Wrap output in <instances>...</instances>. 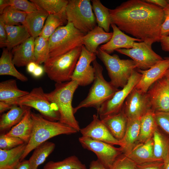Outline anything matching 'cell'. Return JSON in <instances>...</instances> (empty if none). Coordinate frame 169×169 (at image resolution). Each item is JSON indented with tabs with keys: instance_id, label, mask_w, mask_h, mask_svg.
<instances>
[{
	"instance_id": "9c48e42d",
	"label": "cell",
	"mask_w": 169,
	"mask_h": 169,
	"mask_svg": "<svg viewBox=\"0 0 169 169\" xmlns=\"http://www.w3.org/2000/svg\"><path fill=\"white\" fill-rule=\"evenodd\" d=\"M14 105L33 108L44 118L52 121H59L60 115L56 105L48 99L41 87H35L18 99Z\"/></svg>"
},
{
	"instance_id": "d590c367",
	"label": "cell",
	"mask_w": 169,
	"mask_h": 169,
	"mask_svg": "<svg viewBox=\"0 0 169 169\" xmlns=\"http://www.w3.org/2000/svg\"><path fill=\"white\" fill-rule=\"evenodd\" d=\"M28 13L9 6L0 15V20L5 25H24Z\"/></svg>"
},
{
	"instance_id": "277c9868",
	"label": "cell",
	"mask_w": 169,
	"mask_h": 169,
	"mask_svg": "<svg viewBox=\"0 0 169 169\" xmlns=\"http://www.w3.org/2000/svg\"><path fill=\"white\" fill-rule=\"evenodd\" d=\"M92 64L95 72L93 83L87 97L74 108V114L83 108L93 107L97 111L103 103L119 90L105 80L103 75V68L96 59Z\"/></svg>"
},
{
	"instance_id": "f907efd6",
	"label": "cell",
	"mask_w": 169,
	"mask_h": 169,
	"mask_svg": "<svg viewBox=\"0 0 169 169\" xmlns=\"http://www.w3.org/2000/svg\"><path fill=\"white\" fill-rule=\"evenodd\" d=\"M145 1L147 2L160 7L163 8L166 7L168 4L167 0H146Z\"/></svg>"
},
{
	"instance_id": "816d5d0a",
	"label": "cell",
	"mask_w": 169,
	"mask_h": 169,
	"mask_svg": "<svg viewBox=\"0 0 169 169\" xmlns=\"http://www.w3.org/2000/svg\"><path fill=\"white\" fill-rule=\"evenodd\" d=\"M13 106V105L5 102L0 101V113H2L5 111L9 110Z\"/></svg>"
},
{
	"instance_id": "ac0fdd59",
	"label": "cell",
	"mask_w": 169,
	"mask_h": 169,
	"mask_svg": "<svg viewBox=\"0 0 169 169\" xmlns=\"http://www.w3.org/2000/svg\"><path fill=\"white\" fill-rule=\"evenodd\" d=\"M111 26L113 31L112 38L109 42L99 47L108 54H111L118 49L132 48L135 42H142L141 40L125 34L114 24H111Z\"/></svg>"
},
{
	"instance_id": "8d00e7d4",
	"label": "cell",
	"mask_w": 169,
	"mask_h": 169,
	"mask_svg": "<svg viewBox=\"0 0 169 169\" xmlns=\"http://www.w3.org/2000/svg\"><path fill=\"white\" fill-rule=\"evenodd\" d=\"M43 169H87L75 155L69 156L59 161H50L44 166Z\"/></svg>"
},
{
	"instance_id": "f546056e",
	"label": "cell",
	"mask_w": 169,
	"mask_h": 169,
	"mask_svg": "<svg viewBox=\"0 0 169 169\" xmlns=\"http://www.w3.org/2000/svg\"><path fill=\"white\" fill-rule=\"evenodd\" d=\"M7 48H4L0 58V75L13 76L22 82H26L28 78L18 71L13 62L12 53Z\"/></svg>"
},
{
	"instance_id": "680465c9",
	"label": "cell",
	"mask_w": 169,
	"mask_h": 169,
	"mask_svg": "<svg viewBox=\"0 0 169 169\" xmlns=\"http://www.w3.org/2000/svg\"><path fill=\"white\" fill-rule=\"evenodd\" d=\"M168 3L169 4V0H167Z\"/></svg>"
},
{
	"instance_id": "9a60e30c",
	"label": "cell",
	"mask_w": 169,
	"mask_h": 169,
	"mask_svg": "<svg viewBox=\"0 0 169 169\" xmlns=\"http://www.w3.org/2000/svg\"><path fill=\"white\" fill-rule=\"evenodd\" d=\"M146 93L154 112H169V85L163 77L154 83Z\"/></svg>"
},
{
	"instance_id": "bcb514c9",
	"label": "cell",
	"mask_w": 169,
	"mask_h": 169,
	"mask_svg": "<svg viewBox=\"0 0 169 169\" xmlns=\"http://www.w3.org/2000/svg\"><path fill=\"white\" fill-rule=\"evenodd\" d=\"M7 40V34L5 28L4 24L2 21L0 20V48L6 47Z\"/></svg>"
},
{
	"instance_id": "b9f144b4",
	"label": "cell",
	"mask_w": 169,
	"mask_h": 169,
	"mask_svg": "<svg viewBox=\"0 0 169 169\" xmlns=\"http://www.w3.org/2000/svg\"><path fill=\"white\" fill-rule=\"evenodd\" d=\"M24 143L20 138L13 136L1 135L0 136V149L9 150Z\"/></svg>"
},
{
	"instance_id": "f5cc1de1",
	"label": "cell",
	"mask_w": 169,
	"mask_h": 169,
	"mask_svg": "<svg viewBox=\"0 0 169 169\" xmlns=\"http://www.w3.org/2000/svg\"><path fill=\"white\" fill-rule=\"evenodd\" d=\"M16 169H32L28 160H24L20 162Z\"/></svg>"
},
{
	"instance_id": "6f0895ef",
	"label": "cell",
	"mask_w": 169,
	"mask_h": 169,
	"mask_svg": "<svg viewBox=\"0 0 169 169\" xmlns=\"http://www.w3.org/2000/svg\"><path fill=\"white\" fill-rule=\"evenodd\" d=\"M163 77L165 79L169 85V69L166 71Z\"/></svg>"
},
{
	"instance_id": "3957f363",
	"label": "cell",
	"mask_w": 169,
	"mask_h": 169,
	"mask_svg": "<svg viewBox=\"0 0 169 169\" xmlns=\"http://www.w3.org/2000/svg\"><path fill=\"white\" fill-rule=\"evenodd\" d=\"M79 85L73 80L56 83L54 90L45 95L49 100L57 108L60 115L59 121L79 132L80 128L74 115L72 105L73 95Z\"/></svg>"
},
{
	"instance_id": "e575fe53",
	"label": "cell",
	"mask_w": 169,
	"mask_h": 169,
	"mask_svg": "<svg viewBox=\"0 0 169 169\" xmlns=\"http://www.w3.org/2000/svg\"><path fill=\"white\" fill-rule=\"evenodd\" d=\"M92 9L98 26L106 32H109L111 24L109 9L106 7L100 0H92Z\"/></svg>"
},
{
	"instance_id": "f1b7e54d",
	"label": "cell",
	"mask_w": 169,
	"mask_h": 169,
	"mask_svg": "<svg viewBox=\"0 0 169 169\" xmlns=\"http://www.w3.org/2000/svg\"><path fill=\"white\" fill-rule=\"evenodd\" d=\"M4 27L8 37L6 48L10 50L23 43L31 36L26 27L24 25L4 24Z\"/></svg>"
},
{
	"instance_id": "603a6c76",
	"label": "cell",
	"mask_w": 169,
	"mask_h": 169,
	"mask_svg": "<svg viewBox=\"0 0 169 169\" xmlns=\"http://www.w3.org/2000/svg\"><path fill=\"white\" fill-rule=\"evenodd\" d=\"M152 138L146 141L137 143L132 150L125 155L136 164L156 161L154 156Z\"/></svg>"
},
{
	"instance_id": "7c38bea8",
	"label": "cell",
	"mask_w": 169,
	"mask_h": 169,
	"mask_svg": "<svg viewBox=\"0 0 169 169\" xmlns=\"http://www.w3.org/2000/svg\"><path fill=\"white\" fill-rule=\"evenodd\" d=\"M79 141L83 148L93 152L97 159L106 167L109 168L120 156L123 154L122 149L106 142L82 136Z\"/></svg>"
},
{
	"instance_id": "7a4b0ae2",
	"label": "cell",
	"mask_w": 169,
	"mask_h": 169,
	"mask_svg": "<svg viewBox=\"0 0 169 169\" xmlns=\"http://www.w3.org/2000/svg\"><path fill=\"white\" fill-rule=\"evenodd\" d=\"M33 122L32 133L20 161L37 146L49 139L60 135H69L78 132L74 129L59 121H52L44 118L40 114L31 112Z\"/></svg>"
},
{
	"instance_id": "74e56055",
	"label": "cell",
	"mask_w": 169,
	"mask_h": 169,
	"mask_svg": "<svg viewBox=\"0 0 169 169\" xmlns=\"http://www.w3.org/2000/svg\"><path fill=\"white\" fill-rule=\"evenodd\" d=\"M34 50L36 62L38 64L44 63L49 58L48 39L40 36L36 38Z\"/></svg>"
},
{
	"instance_id": "6da1fadb",
	"label": "cell",
	"mask_w": 169,
	"mask_h": 169,
	"mask_svg": "<svg viewBox=\"0 0 169 169\" xmlns=\"http://www.w3.org/2000/svg\"><path fill=\"white\" fill-rule=\"evenodd\" d=\"M109 12L111 24L121 31L150 45L160 42L164 20L161 7L145 0H129Z\"/></svg>"
},
{
	"instance_id": "ffe728a7",
	"label": "cell",
	"mask_w": 169,
	"mask_h": 169,
	"mask_svg": "<svg viewBox=\"0 0 169 169\" xmlns=\"http://www.w3.org/2000/svg\"><path fill=\"white\" fill-rule=\"evenodd\" d=\"M113 33L106 32L98 26L85 34L82 38V44L89 51L96 54L99 45L106 43L112 38Z\"/></svg>"
},
{
	"instance_id": "ba28073f",
	"label": "cell",
	"mask_w": 169,
	"mask_h": 169,
	"mask_svg": "<svg viewBox=\"0 0 169 169\" xmlns=\"http://www.w3.org/2000/svg\"><path fill=\"white\" fill-rule=\"evenodd\" d=\"M65 13L67 23L84 34L97 26L90 0H68Z\"/></svg>"
},
{
	"instance_id": "2e32d148",
	"label": "cell",
	"mask_w": 169,
	"mask_h": 169,
	"mask_svg": "<svg viewBox=\"0 0 169 169\" xmlns=\"http://www.w3.org/2000/svg\"><path fill=\"white\" fill-rule=\"evenodd\" d=\"M79 131L82 136L113 145L120 146V141L113 136L105 125L99 119L98 115H93L91 122L85 127L81 129Z\"/></svg>"
},
{
	"instance_id": "681fc988",
	"label": "cell",
	"mask_w": 169,
	"mask_h": 169,
	"mask_svg": "<svg viewBox=\"0 0 169 169\" xmlns=\"http://www.w3.org/2000/svg\"><path fill=\"white\" fill-rule=\"evenodd\" d=\"M44 72V67L38 64L31 74L35 78H38L41 77Z\"/></svg>"
},
{
	"instance_id": "d4e9b609",
	"label": "cell",
	"mask_w": 169,
	"mask_h": 169,
	"mask_svg": "<svg viewBox=\"0 0 169 169\" xmlns=\"http://www.w3.org/2000/svg\"><path fill=\"white\" fill-rule=\"evenodd\" d=\"M29 92L19 89L15 79H10L0 83V101L14 105L16 100Z\"/></svg>"
},
{
	"instance_id": "4316f807",
	"label": "cell",
	"mask_w": 169,
	"mask_h": 169,
	"mask_svg": "<svg viewBox=\"0 0 169 169\" xmlns=\"http://www.w3.org/2000/svg\"><path fill=\"white\" fill-rule=\"evenodd\" d=\"M49 15L40 8L35 12L28 13L24 25L26 27L31 37L35 38L39 36Z\"/></svg>"
},
{
	"instance_id": "4dcf8cb0",
	"label": "cell",
	"mask_w": 169,
	"mask_h": 169,
	"mask_svg": "<svg viewBox=\"0 0 169 169\" xmlns=\"http://www.w3.org/2000/svg\"><path fill=\"white\" fill-rule=\"evenodd\" d=\"M152 139L154 159L164 161L169 154V137L158 127L154 131Z\"/></svg>"
},
{
	"instance_id": "1f68e13d",
	"label": "cell",
	"mask_w": 169,
	"mask_h": 169,
	"mask_svg": "<svg viewBox=\"0 0 169 169\" xmlns=\"http://www.w3.org/2000/svg\"><path fill=\"white\" fill-rule=\"evenodd\" d=\"M140 121L137 143L144 142L152 138L154 131L158 127L155 117V112L152 109L141 116Z\"/></svg>"
},
{
	"instance_id": "44dd1931",
	"label": "cell",
	"mask_w": 169,
	"mask_h": 169,
	"mask_svg": "<svg viewBox=\"0 0 169 169\" xmlns=\"http://www.w3.org/2000/svg\"><path fill=\"white\" fill-rule=\"evenodd\" d=\"M100 119L115 138L119 141L122 139L126 131L128 119L122 109L117 114Z\"/></svg>"
},
{
	"instance_id": "db71d44e",
	"label": "cell",
	"mask_w": 169,
	"mask_h": 169,
	"mask_svg": "<svg viewBox=\"0 0 169 169\" xmlns=\"http://www.w3.org/2000/svg\"><path fill=\"white\" fill-rule=\"evenodd\" d=\"M38 64L36 62H34L29 63L26 66L27 71L32 74Z\"/></svg>"
},
{
	"instance_id": "30bf717a",
	"label": "cell",
	"mask_w": 169,
	"mask_h": 169,
	"mask_svg": "<svg viewBox=\"0 0 169 169\" xmlns=\"http://www.w3.org/2000/svg\"><path fill=\"white\" fill-rule=\"evenodd\" d=\"M115 51L131 58L136 63L137 69L143 70L149 69L163 59L152 50L151 45L143 41L135 42L132 48L120 49Z\"/></svg>"
},
{
	"instance_id": "5b68a950",
	"label": "cell",
	"mask_w": 169,
	"mask_h": 169,
	"mask_svg": "<svg viewBox=\"0 0 169 169\" xmlns=\"http://www.w3.org/2000/svg\"><path fill=\"white\" fill-rule=\"evenodd\" d=\"M82 46L62 55L49 58L44 63L45 72L56 83L70 81L79 57Z\"/></svg>"
},
{
	"instance_id": "9f6ffc18",
	"label": "cell",
	"mask_w": 169,
	"mask_h": 169,
	"mask_svg": "<svg viewBox=\"0 0 169 169\" xmlns=\"http://www.w3.org/2000/svg\"><path fill=\"white\" fill-rule=\"evenodd\" d=\"M163 169H169V154L164 161Z\"/></svg>"
},
{
	"instance_id": "836d02e7",
	"label": "cell",
	"mask_w": 169,
	"mask_h": 169,
	"mask_svg": "<svg viewBox=\"0 0 169 169\" xmlns=\"http://www.w3.org/2000/svg\"><path fill=\"white\" fill-rule=\"evenodd\" d=\"M55 146L54 143L48 141L37 146L28 160L32 169H38L54 151Z\"/></svg>"
},
{
	"instance_id": "83f0119b",
	"label": "cell",
	"mask_w": 169,
	"mask_h": 169,
	"mask_svg": "<svg viewBox=\"0 0 169 169\" xmlns=\"http://www.w3.org/2000/svg\"><path fill=\"white\" fill-rule=\"evenodd\" d=\"M29 108L23 105H13L7 112L1 116L0 131L8 130L17 125L22 119Z\"/></svg>"
},
{
	"instance_id": "484cf974",
	"label": "cell",
	"mask_w": 169,
	"mask_h": 169,
	"mask_svg": "<svg viewBox=\"0 0 169 169\" xmlns=\"http://www.w3.org/2000/svg\"><path fill=\"white\" fill-rule=\"evenodd\" d=\"M31 109V108H29L22 119L5 134L6 136L19 138L25 143H27L28 142L33 129V122Z\"/></svg>"
},
{
	"instance_id": "7bdbcfd3",
	"label": "cell",
	"mask_w": 169,
	"mask_h": 169,
	"mask_svg": "<svg viewBox=\"0 0 169 169\" xmlns=\"http://www.w3.org/2000/svg\"><path fill=\"white\" fill-rule=\"evenodd\" d=\"M155 117L158 127L169 137V112H155Z\"/></svg>"
},
{
	"instance_id": "ab89813d",
	"label": "cell",
	"mask_w": 169,
	"mask_h": 169,
	"mask_svg": "<svg viewBox=\"0 0 169 169\" xmlns=\"http://www.w3.org/2000/svg\"><path fill=\"white\" fill-rule=\"evenodd\" d=\"M8 5L28 13L35 12L39 9L33 2L27 0H8Z\"/></svg>"
},
{
	"instance_id": "60d3db41",
	"label": "cell",
	"mask_w": 169,
	"mask_h": 169,
	"mask_svg": "<svg viewBox=\"0 0 169 169\" xmlns=\"http://www.w3.org/2000/svg\"><path fill=\"white\" fill-rule=\"evenodd\" d=\"M110 169H137L136 164L123 154L114 162Z\"/></svg>"
},
{
	"instance_id": "11a10c76",
	"label": "cell",
	"mask_w": 169,
	"mask_h": 169,
	"mask_svg": "<svg viewBox=\"0 0 169 169\" xmlns=\"http://www.w3.org/2000/svg\"><path fill=\"white\" fill-rule=\"evenodd\" d=\"M9 6L8 0H0V13L2 14L5 9Z\"/></svg>"
},
{
	"instance_id": "d6986e66",
	"label": "cell",
	"mask_w": 169,
	"mask_h": 169,
	"mask_svg": "<svg viewBox=\"0 0 169 169\" xmlns=\"http://www.w3.org/2000/svg\"><path fill=\"white\" fill-rule=\"evenodd\" d=\"M35 38L31 36L24 42L12 49L13 62L18 67L26 66L31 62H35Z\"/></svg>"
},
{
	"instance_id": "ee69618b",
	"label": "cell",
	"mask_w": 169,
	"mask_h": 169,
	"mask_svg": "<svg viewBox=\"0 0 169 169\" xmlns=\"http://www.w3.org/2000/svg\"><path fill=\"white\" fill-rule=\"evenodd\" d=\"M163 9L164 13V20L161 28V37L169 35V4Z\"/></svg>"
},
{
	"instance_id": "e0dca14e",
	"label": "cell",
	"mask_w": 169,
	"mask_h": 169,
	"mask_svg": "<svg viewBox=\"0 0 169 169\" xmlns=\"http://www.w3.org/2000/svg\"><path fill=\"white\" fill-rule=\"evenodd\" d=\"M169 69V57H166L149 69L143 70L137 69L141 74V77L135 88L143 92L146 93L151 86L163 76Z\"/></svg>"
},
{
	"instance_id": "8992f818",
	"label": "cell",
	"mask_w": 169,
	"mask_h": 169,
	"mask_svg": "<svg viewBox=\"0 0 169 169\" xmlns=\"http://www.w3.org/2000/svg\"><path fill=\"white\" fill-rule=\"evenodd\" d=\"M96 54L105 66L110 83L117 89L123 88L127 84L133 71L137 68L132 59H121L118 55H111L99 47Z\"/></svg>"
},
{
	"instance_id": "8fae6325",
	"label": "cell",
	"mask_w": 169,
	"mask_h": 169,
	"mask_svg": "<svg viewBox=\"0 0 169 169\" xmlns=\"http://www.w3.org/2000/svg\"><path fill=\"white\" fill-rule=\"evenodd\" d=\"M141 76V74L136 69L133 71L127 84L100 106L97 111L100 119L117 114L121 110L125 100L138 83Z\"/></svg>"
},
{
	"instance_id": "d6a6232c",
	"label": "cell",
	"mask_w": 169,
	"mask_h": 169,
	"mask_svg": "<svg viewBox=\"0 0 169 169\" xmlns=\"http://www.w3.org/2000/svg\"><path fill=\"white\" fill-rule=\"evenodd\" d=\"M65 7L55 14H49L47 17L39 36L48 39L59 27L67 21L65 13Z\"/></svg>"
},
{
	"instance_id": "7dc6e473",
	"label": "cell",
	"mask_w": 169,
	"mask_h": 169,
	"mask_svg": "<svg viewBox=\"0 0 169 169\" xmlns=\"http://www.w3.org/2000/svg\"><path fill=\"white\" fill-rule=\"evenodd\" d=\"M160 42L162 49L166 52H169V36L161 37Z\"/></svg>"
},
{
	"instance_id": "f6af8a7d",
	"label": "cell",
	"mask_w": 169,
	"mask_h": 169,
	"mask_svg": "<svg viewBox=\"0 0 169 169\" xmlns=\"http://www.w3.org/2000/svg\"><path fill=\"white\" fill-rule=\"evenodd\" d=\"M164 161H154L136 164L137 169H163Z\"/></svg>"
},
{
	"instance_id": "c3c4849f",
	"label": "cell",
	"mask_w": 169,
	"mask_h": 169,
	"mask_svg": "<svg viewBox=\"0 0 169 169\" xmlns=\"http://www.w3.org/2000/svg\"><path fill=\"white\" fill-rule=\"evenodd\" d=\"M88 169H110L105 166L98 159L92 161Z\"/></svg>"
},
{
	"instance_id": "52a82bcc",
	"label": "cell",
	"mask_w": 169,
	"mask_h": 169,
	"mask_svg": "<svg viewBox=\"0 0 169 169\" xmlns=\"http://www.w3.org/2000/svg\"><path fill=\"white\" fill-rule=\"evenodd\" d=\"M85 34L70 23L59 27L48 39L49 58L62 55L82 46Z\"/></svg>"
},
{
	"instance_id": "5bb4252c",
	"label": "cell",
	"mask_w": 169,
	"mask_h": 169,
	"mask_svg": "<svg viewBox=\"0 0 169 169\" xmlns=\"http://www.w3.org/2000/svg\"><path fill=\"white\" fill-rule=\"evenodd\" d=\"M151 109L147 93L135 88L127 96L122 108L128 119L140 118Z\"/></svg>"
},
{
	"instance_id": "4fadbf2b",
	"label": "cell",
	"mask_w": 169,
	"mask_h": 169,
	"mask_svg": "<svg viewBox=\"0 0 169 169\" xmlns=\"http://www.w3.org/2000/svg\"><path fill=\"white\" fill-rule=\"evenodd\" d=\"M96 54L89 51L82 45L71 80L75 81L81 86H86L93 82L95 79L94 69L90 64L96 59Z\"/></svg>"
},
{
	"instance_id": "f35d334b",
	"label": "cell",
	"mask_w": 169,
	"mask_h": 169,
	"mask_svg": "<svg viewBox=\"0 0 169 169\" xmlns=\"http://www.w3.org/2000/svg\"><path fill=\"white\" fill-rule=\"evenodd\" d=\"M38 8L42 9L49 14L58 13L66 7L67 0H30Z\"/></svg>"
},
{
	"instance_id": "cb8c5ba5",
	"label": "cell",
	"mask_w": 169,
	"mask_h": 169,
	"mask_svg": "<svg viewBox=\"0 0 169 169\" xmlns=\"http://www.w3.org/2000/svg\"><path fill=\"white\" fill-rule=\"evenodd\" d=\"M27 144L24 143L9 150L0 149V169H16L21 162Z\"/></svg>"
},
{
	"instance_id": "7402d4cb",
	"label": "cell",
	"mask_w": 169,
	"mask_h": 169,
	"mask_svg": "<svg viewBox=\"0 0 169 169\" xmlns=\"http://www.w3.org/2000/svg\"><path fill=\"white\" fill-rule=\"evenodd\" d=\"M140 118L128 119L126 131L123 138L119 141L123 154L129 153L137 144L140 133Z\"/></svg>"
}]
</instances>
